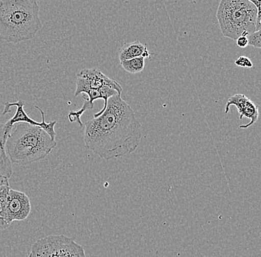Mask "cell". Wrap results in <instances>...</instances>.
<instances>
[{
	"label": "cell",
	"instance_id": "6da1fadb",
	"mask_svg": "<svg viewBox=\"0 0 261 257\" xmlns=\"http://www.w3.org/2000/svg\"><path fill=\"white\" fill-rule=\"evenodd\" d=\"M143 135L142 125L129 104L115 95L108 100L104 112L85 123V147L105 160L133 153Z\"/></svg>",
	"mask_w": 261,
	"mask_h": 257
},
{
	"label": "cell",
	"instance_id": "7a4b0ae2",
	"mask_svg": "<svg viewBox=\"0 0 261 257\" xmlns=\"http://www.w3.org/2000/svg\"><path fill=\"white\" fill-rule=\"evenodd\" d=\"M37 0H0V40L9 43L31 40L42 28Z\"/></svg>",
	"mask_w": 261,
	"mask_h": 257
},
{
	"label": "cell",
	"instance_id": "3957f363",
	"mask_svg": "<svg viewBox=\"0 0 261 257\" xmlns=\"http://www.w3.org/2000/svg\"><path fill=\"white\" fill-rule=\"evenodd\" d=\"M56 146V141L40 127L19 123L10 133L6 152L11 163L29 165L46 158Z\"/></svg>",
	"mask_w": 261,
	"mask_h": 257
},
{
	"label": "cell",
	"instance_id": "277c9868",
	"mask_svg": "<svg viewBox=\"0 0 261 257\" xmlns=\"http://www.w3.org/2000/svg\"><path fill=\"white\" fill-rule=\"evenodd\" d=\"M216 16L223 35L236 40L255 32L261 19L260 11L248 0H221Z\"/></svg>",
	"mask_w": 261,
	"mask_h": 257
},
{
	"label": "cell",
	"instance_id": "5b68a950",
	"mask_svg": "<svg viewBox=\"0 0 261 257\" xmlns=\"http://www.w3.org/2000/svg\"><path fill=\"white\" fill-rule=\"evenodd\" d=\"M30 253L32 257H86L84 248L64 235L40 239L33 244Z\"/></svg>",
	"mask_w": 261,
	"mask_h": 257
},
{
	"label": "cell",
	"instance_id": "8992f818",
	"mask_svg": "<svg viewBox=\"0 0 261 257\" xmlns=\"http://www.w3.org/2000/svg\"><path fill=\"white\" fill-rule=\"evenodd\" d=\"M76 91L74 96H79L84 94L91 88H100L103 86L115 89L119 94L121 95L122 88L120 83L104 75L98 68H84L76 75Z\"/></svg>",
	"mask_w": 261,
	"mask_h": 257
},
{
	"label": "cell",
	"instance_id": "52a82bcc",
	"mask_svg": "<svg viewBox=\"0 0 261 257\" xmlns=\"http://www.w3.org/2000/svg\"><path fill=\"white\" fill-rule=\"evenodd\" d=\"M13 106H16V111L15 114L13 116V118L9 119L11 124L15 125L17 123H27V124H31V125L40 127V128L45 130L53 140L56 141L57 133L55 130V127L56 125L57 121H54L49 123L45 122V113L42 110V109H40L38 106H35L36 109L40 111L41 115H42V121L41 122H37V121H34V119H32V118L29 117V115L26 114L25 111L24 109V101H22V100L17 101V102H6L4 104L3 114H6L11 112V109Z\"/></svg>",
	"mask_w": 261,
	"mask_h": 257
},
{
	"label": "cell",
	"instance_id": "ba28073f",
	"mask_svg": "<svg viewBox=\"0 0 261 257\" xmlns=\"http://www.w3.org/2000/svg\"><path fill=\"white\" fill-rule=\"evenodd\" d=\"M6 209L10 223L14 221H23L30 215L32 209L30 199L25 193L10 188Z\"/></svg>",
	"mask_w": 261,
	"mask_h": 257
},
{
	"label": "cell",
	"instance_id": "9c48e42d",
	"mask_svg": "<svg viewBox=\"0 0 261 257\" xmlns=\"http://www.w3.org/2000/svg\"><path fill=\"white\" fill-rule=\"evenodd\" d=\"M236 106L240 114L239 119H243V118H246L249 119V124L246 125L240 126L241 129H247L249 127L255 124L258 120L259 109L257 106L249 98L243 94H236L234 96L230 97L228 98L227 104L225 108V113L227 114L229 112V108L231 106Z\"/></svg>",
	"mask_w": 261,
	"mask_h": 257
},
{
	"label": "cell",
	"instance_id": "30bf717a",
	"mask_svg": "<svg viewBox=\"0 0 261 257\" xmlns=\"http://www.w3.org/2000/svg\"><path fill=\"white\" fill-rule=\"evenodd\" d=\"M14 126L10 120L5 124L0 123V176L8 179L13 175V167L6 152V142Z\"/></svg>",
	"mask_w": 261,
	"mask_h": 257
},
{
	"label": "cell",
	"instance_id": "8fae6325",
	"mask_svg": "<svg viewBox=\"0 0 261 257\" xmlns=\"http://www.w3.org/2000/svg\"><path fill=\"white\" fill-rule=\"evenodd\" d=\"M147 50L148 49L146 45H143L139 40L124 43L119 52V60L121 62L136 57H143Z\"/></svg>",
	"mask_w": 261,
	"mask_h": 257
},
{
	"label": "cell",
	"instance_id": "7c38bea8",
	"mask_svg": "<svg viewBox=\"0 0 261 257\" xmlns=\"http://www.w3.org/2000/svg\"><path fill=\"white\" fill-rule=\"evenodd\" d=\"M9 190V184L0 185V230H6L11 225L8 221L6 209V202Z\"/></svg>",
	"mask_w": 261,
	"mask_h": 257
},
{
	"label": "cell",
	"instance_id": "4fadbf2b",
	"mask_svg": "<svg viewBox=\"0 0 261 257\" xmlns=\"http://www.w3.org/2000/svg\"><path fill=\"white\" fill-rule=\"evenodd\" d=\"M120 65L127 73L135 75V74L142 73L144 69L145 59L143 57H140L123 60L120 62Z\"/></svg>",
	"mask_w": 261,
	"mask_h": 257
},
{
	"label": "cell",
	"instance_id": "5bb4252c",
	"mask_svg": "<svg viewBox=\"0 0 261 257\" xmlns=\"http://www.w3.org/2000/svg\"><path fill=\"white\" fill-rule=\"evenodd\" d=\"M260 31H255V32H252L250 33V34H248L246 37H247L249 45H252L253 47H255V48L260 49Z\"/></svg>",
	"mask_w": 261,
	"mask_h": 257
},
{
	"label": "cell",
	"instance_id": "9a60e30c",
	"mask_svg": "<svg viewBox=\"0 0 261 257\" xmlns=\"http://www.w3.org/2000/svg\"><path fill=\"white\" fill-rule=\"evenodd\" d=\"M236 65L240 67H244V68H252L253 63L250 59L247 57L241 56L238 57L236 60Z\"/></svg>",
	"mask_w": 261,
	"mask_h": 257
},
{
	"label": "cell",
	"instance_id": "2e32d148",
	"mask_svg": "<svg viewBox=\"0 0 261 257\" xmlns=\"http://www.w3.org/2000/svg\"><path fill=\"white\" fill-rule=\"evenodd\" d=\"M236 43L238 47L240 48H246L249 45V42H248V39L246 36H241L238 37L236 40Z\"/></svg>",
	"mask_w": 261,
	"mask_h": 257
},
{
	"label": "cell",
	"instance_id": "e0dca14e",
	"mask_svg": "<svg viewBox=\"0 0 261 257\" xmlns=\"http://www.w3.org/2000/svg\"><path fill=\"white\" fill-rule=\"evenodd\" d=\"M248 1L252 3L253 5L256 6L258 11L260 12V0H248Z\"/></svg>",
	"mask_w": 261,
	"mask_h": 257
},
{
	"label": "cell",
	"instance_id": "ac0fdd59",
	"mask_svg": "<svg viewBox=\"0 0 261 257\" xmlns=\"http://www.w3.org/2000/svg\"><path fill=\"white\" fill-rule=\"evenodd\" d=\"M8 178H4V177L0 176V185L3 184H9V182H8Z\"/></svg>",
	"mask_w": 261,
	"mask_h": 257
},
{
	"label": "cell",
	"instance_id": "d6986e66",
	"mask_svg": "<svg viewBox=\"0 0 261 257\" xmlns=\"http://www.w3.org/2000/svg\"><path fill=\"white\" fill-rule=\"evenodd\" d=\"M26 257H32V253H29V255H28V256H26Z\"/></svg>",
	"mask_w": 261,
	"mask_h": 257
}]
</instances>
